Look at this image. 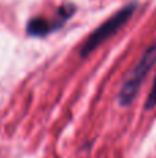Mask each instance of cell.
Masks as SVG:
<instances>
[{
    "label": "cell",
    "mask_w": 156,
    "mask_h": 158,
    "mask_svg": "<svg viewBox=\"0 0 156 158\" xmlns=\"http://www.w3.org/2000/svg\"><path fill=\"white\" fill-rule=\"evenodd\" d=\"M137 3H129L127 6L122 7L118 13H115L111 18H108L104 24H101L97 29L93 31L90 36L86 39V42L83 43V46L79 50V56L82 58H86L87 56H90L94 50L98 46H101L105 40L113 36L124 24H127L130 18L133 17V14L137 10Z\"/></svg>",
    "instance_id": "6da1fadb"
},
{
    "label": "cell",
    "mask_w": 156,
    "mask_h": 158,
    "mask_svg": "<svg viewBox=\"0 0 156 158\" xmlns=\"http://www.w3.org/2000/svg\"><path fill=\"white\" fill-rule=\"evenodd\" d=\"M156 64V43L151 44L146 49V52L142 54L141 60L135 65V68L131 71L129 78L126 79L119 90V104L122 107H129L135 100L141 86H142L144 79L149 74L154 65Z\"/></svg>",
    "instance_id": "7a4b0ae2"
},
{
    "label": "cell",
    "mask_w": 156,
    "mask_h": 158,
    "mask_svg": "<svg viewBox=\"0 0 156 158\" xmlns=\"http://www.w3.org/2000/svg\"><path fill=\"white\" fill-rule=\"evenodd\" d=\"M76 13V6L68 3L58 8L57 17L54 19H47L43 17H36L29 19L26 24V33L35 38H44L51 32H55L65 25V22Z\"/></svg>",
    "instance_id": "3957f363"
},
{
    "label": "cell",
    "mask_w": 156,
    "mask_h": 158,
    "mask_svg": "<svg viewBox=\"0 0 156 158\" xmlns=\"http://www.w3.org/2000/svg\"><path fill=\"white\" fill-rule=\"evenodd\" d=\"M155 107H156V77L154 79V83H152L151 92H149L148 97H146L144 110H145V111H151V110H154Z\"/></svg>",
    "instance_id": "277c9868"
}]
</instances>
